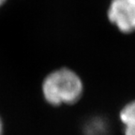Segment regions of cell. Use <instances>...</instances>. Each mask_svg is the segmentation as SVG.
<instances>
[{
    "label": "cell",
    "instance_id": "6da1fadb",
    "mask_svg": "<svg viewBox=\"0 0 135 135\" xmlns=\"http://www.w3.org/2000/svg\"><path fill=\"white\" fill-rule=\"evenodd\" d=\"M84 84L73 70L59 69L51 72L42 83V94L52 105L75 103L81 98Z\"/></svg>",
    "mask_w": 135,
    "mask_h": 135
},
{
    "label": "cell",
    "instance_id": "7a4b0ae2",
    "mask_svg": "<svg viewBox=\"0 0 135 135\" xmlns=\"http://www.w3.org/2000/svg\"><path fill=\"white\" fill-rule=\"evenodd\" d=\"M107 16L119 31L135 32V0H111Z\"/></svg>",
    "mask_w": 135,
    "mask_h": 135
},
{
    "label": "cell",
    "instance_id": "3957f363",
    "mask_svg": "<svg viewBox=\"0 0 135 135\" xmlns=\"http://www.w3.org/2000/svg\"><path fill=\"white\" fill-rule=\"evenodd\" d=\"M119 116L124 126V135H135V99L122 108Z\"/></svg>",
    "mask_w": 135,
    "mask_h": 135
},
{
    "label": "cell",
    "instance_id": "277c9868",
    "mask_svg": "<svg viewBox=\"0 0 135 135\" xmlns=\"http://www.w3.org/2000/svg\"><path fill=\"white\" fill-rule=\"evenodd\" d=\"M106 132V125L100 119H92L85 126L86 135H104Z\"/></svg>",
    "mask_w": 135,
    "mask_h": 135
},
{
    "label": "cell",
    "instance_id": "5b68a950",
    "mask_svg": "<svg viewBox=\"0 0 135 135\" xmlns=\"http://www.w3.org/2000/svg\"><path fill=\"white\" fill-rule=\"evenodd\" d=\"M2 133H3V122L1 117H0V135H2Z\"/></svg>",
    "mask_w": 135,
    "mask_h": 135
},
{
    "label": "cell",
    "instance_id": "8992f818",
    "mask_svg": "<svg viewBox=\"0 0 135 135\" xmlns=\"http://www.w3.org/2000/svg\"><path fill=\"white\" fill-rule=\"evenodd\" d=\"M6 1H7V0H0V7L2 6V5L4 4V3L6 2Z\"/></svg>",
    "mask_w": 135,
    "mask_h": 135
}]
</instances>
